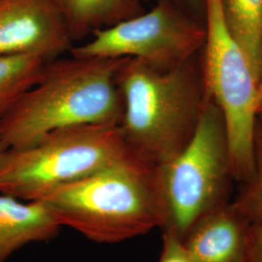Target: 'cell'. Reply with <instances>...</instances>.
<instances>
[{"instance_id": "cell-2", "label": "cell", "mask_w": 262, "mask_h": 262, "mask_svg": "<svg viewBox=\"0 0 262 262\" xmlns=\"http://www.w3.org/2000/svg\"><path fill=\"white\" fill-rule=\"evenodd\" d=\"M117 84L123 102L119 126L131 151L157 166L175 159L193 137L206 102L200 52L168 70L123 58Z\"/></svg>"}, {"instance_id": "cell-10", "label": "cell", "mask_w": 262, "mask_h": 262, "mask_svg": "<svg viewBox=\"0 0 262 262\" xmlns=\"http://www.w3.org/2000/svg\"><path fill=\"white\" fill-rule=\"evenodd\" d=\"M61 225L41 201H23L0 195V262L33 242L56 237Z\"/></svg>"}, {"instance_id": "cell-9", "label": "cell", "mask_w": 262, "mask_h": 262, "mask_svg": "<svg viewBox=\"0 0 262 262\" xmlns=\"http://www.w3.org/2000/svg\"><path fill=\"white\" fill-rule=\"evenodd\" d=\"M251 225L231 201L200 217L183 243L194 262H244Z\"/></svg>"}, {"instance_id": "cell-18", "label": "cell", "mask_w": 262, "mask_h": 262, "mask_svg": "<svg viewBox=\"0 0 262 262\" xmlns=\"http://www.w3.org/2000/svg\"><path fill=\"white\" fill-rule=\"evenodd\" d=\"M256 115L258 119L262 120V75L257 83V94H256Z\"/></svg>"}, {"instance_id": "cell-16", "label": "cell", "mask_w": 262, "mask_h": 262, "mask_svg": "<svg viewBox=\"0 0 262 262\" xmlns=\"http://www.w3.org/2000/svg\"><path fill=\"white\" fill-rule=\"evenodd\" d=\"M244 262H262V221L251 225Z\"/></svg>"}, {"instance_id": "cell-8", "label": "cell", "mask_w": 262, "mask_h": 262, "mask_svg": "<svg viewBox=\"0 0 262 262\" xmlns=\"http://www.w3.org/2000/svg\"><path fill=\"white\" fill-rule=\"evenodd\" d=\"M72 43L54 0H0V56L50 61L70 52Z\"/></svg>"}, {"instance_id": "cell-6", "label": "cell", "mask_w": 262, "mask_h": 262, "mask_svg": "<svg viewBox=\"0 0 262 262\" xmlns=\"http://www.w3.org/2000/svg\"><path fill=\"white\" fill-rule=\"evenodd\" d=\"M204 7L205 41L200 51L203 82L225 119L235 181L244 184L254 172L257 80L227 27L223 0H204Z\"/></svg>"}, {"instance_id": "cell-17", "label": "cell", "mask_w": 262, "mask_h": 262, "mask_svg": "<svg viewBox=\"0 0 262 262\" xmlns=\"http://www.w3.org/2000/svg\"><path fill=\"white\" fill-rule=\"evenodd\" d=\"M168 1L176 4L177 6L181 7L182 9H184L185 11H187V10H196L201 6H204V0H168Z\"/></svg>"}, {"instance_id": "cell-20", "label": "cell", "mask_w": 262, "mask_h": 262, "mask_svg": "<svg viewBox=\"0 0 262 262\" xmlns=\"http://www.w3.org/2000/svg\"><path fill=\"white\" fill-rule=\"evenodd\" d=\"M258 120H259V121H260V122H262V120H261V119H258Z\"/></svg>"}, {"instance_id": "cell-5", "label": "cell", "mask_w": 262, "mask_h": 262, "mask_svg": "<svg viewBox=\"0 0 262 262\" xmlns=\"http://www.w3.org/2000/svg\"><path fill=\"white\" fill-rule=\"evenodd\" d=\"M159 171L167 208L161 229L182 241L200 217L231 202L235 179L225 119L208 94L193 137Z\"/></svg>"}, {"instance_id": "cell-19", "label": "cell", "mask_w": 262, "mask_h": 262, "mask_svg": "<svg viewBox=\"0 0 262 262\" xmlns=\"http://www.w3.org/2000/svg\"><path fill=\"white\" fill-rule=\"evenodd\" d=\"M5 150H7V148L5 147V145L3 144V142L0 139V156L3 154V151Z\"/></svg>"}, {"instance_id": "cell-15", "label": "cell", "mask_w": 262, "mask_h": 262, "mask_svg": "<svg viewBox=\"0 0 262 262\" xmlns=\"http://www.w3.org/2000/svg\"><path fill=\"white\" fill-rule=\"evenodd\" d=\"M159 262H194L177 235L163 231V248Z\"/></svg>"}, {"instance_id": "cell-7", "label": "cell", "mask_w": 262, "mask_h": 262, "mask_svg": "<svg viewBox=\"0 0 262 262\" xmlns=\"http://www.w3.org/2000/svg\"><path fill=\"white\" fill-rule=\"evenodd\" d=\"M205 41V27L168 0L149 12L94 31L92 39L73 46L70 54L95 58H136L168 70L197 55Z\"/></svg>"}, {"instance_id": "cell-4", "label": "cell", "mask_w": 262, "mask_h": 262, "mask_svg": "<svg viewBox=\"0 0 262 262\" xmlns=\"http://www.w3.org/2000/svg\"><path fill=\"white\" fill-rule=\"evenodd\" d=\"M136 155L119 125H83L53 131L32 145L0 156V193L39 201L56 188Z\"/></svg>"}, {"instance_id": "cell-13", "label": "cell", "mask_w": 262, "mask_h": 262, "mask_svg": "<svg viewBox=\"0 0 262 262\" xmlns=\"http://www.w3.org/2000/svg\"><path fill=\"white\" fill-rule=\"evenodd\" d=\"M45 62L35 56H0V119L36 83Z\"/></svg>"}, {"instance_id": "cell-11", "label": "cell", "mask_w": 262, "mask_h": 262, "mask_svg": "<svg viewBox=\"0 0 262 262\" xmlns=\"http://www.w3.org/2000/svg\"><path fill=\"white\" fill-rule=\"evenodd\" d=\"M71 39L92 36L94 31L110 28L144 11L140 0H54Z\"/></svg>"}, {"instance_id": "cell-3", "label": "cell", "mask_w": 262, "mask_h": 262, "mask_svg": "<svg viewBox=\"0 0 262 262\" xmlns=\"http://www.w3.org/2000/svg\"><path fill=\"white\" fill-rule=\"evenodd\" d=\"M39 201L61 226L96 243L146 234L167 220L159 166L137 156L56 188Z\"/></svg>"}, {"instance_id": "cell-14", "label": "cell", "mask_w": 262, "mask_h": 262, "mask_svg": "<svg viewBox=\"0 0 262 262\" xmlns=\"http://www.w3.org/2000/svg\"><path fill=\"white\" fill-rule=\"evenodd\" d=\"M232 204L250 222L262 221V122L258 120L254 135V172L242 184Z\"/></svg>"}, {"instance_id": "cell-1", "label": "cell", "mask_w": 262, "mask_h": 262, "mask_svg": "<svg viewBox=\"0 0 262 262\" xmlns=\"http://www.w3.org/2000/svg\"><path fill=\"white\" fill-rule=\"evenodd\" d=\"M122 59L71 55L46 61L36 83L0 119L5 147L25 148L62 128L120 125L123 102L117 72Z\"/></svg>"}, {"instance_id": "cell-12", "label": "cell", "mask_w": 262, "mask_h": 262, "mask_svg": "<svg viewBox=\"0 0 262 262\" xmlns=\"http://www.w3.org/2000/svg\"><path fill=\"white\" fill-rule=\"evenodd\" d=\"M225 21L248 57L257 80L262 75V0H223Z\"/></svg>"}]
</instances>
